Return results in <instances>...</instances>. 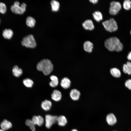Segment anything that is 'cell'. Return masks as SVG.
<instances>
[{"label":"cell","instance_id":"cell-1","mask_svg":"<svg viewBox=\"0 0 131 131\" xmlns=\"http://www.w3.org/2000/svg\"><path fill=\"white\" fill-rule=\"evenodd\" d=\"M105 47L109 51L119 52L122 51L123 45L119 39L115 37H110L107 39L105 42Z\"/></svg>","mask_w":131,"mask_h":131},{"label":"cell","instance_id":"cell-2","mask_svg":"<svg viewBox=\"0 0 131 131\" xmlns=\"http://www.w3.org/2000/svg\"><path fill=\"white\" fill-rule=\"evenodd\" d=\"M37 68L39 71L42 72L45 75L49 74L53 69V65L51 61L49 59H42L38 63Z\"/></svg>","mask_w":131,"mask_h":131},{"label":"cell","instance_id":"cell-3","mask_svg":"<svg viewBox=\"0 0 131 131\" xmlns=\"http://www.w3.org/2000/svg\"><path fill=\"white\" fill-rule=\"evenodd\" d=\"M102 24L105 29L110 32L115 31L118 29L117 22L113 18L104 21L102 23Z\"/></svg>","mask_w":131,"mask_h":131},{"label":"cell","instance_id":"cell-4","mask_svg":"<svg viewBox=\"0 0 131 131\" xmlns=\"http://www.w3.org/2000/svg\"><path fill=\"white\" fill-rule=\"evenodd\" d=\"M21 44L23 46L30 48H34L36 46L35 40L32 34L28 35L24 37L21 41Z\"/></svg>","mask_w":131,"mask_h":131},{"label":"cell","instance_id":"cell-5","mask_svg":"<svg viewBox=\"0 0 131 131\" xmlns=\"http://www.w3.org/2000/svg\"><path fill=\"white\" fill-rule=\"evenodd\" d=\"M122 8L120 3L118 1H113L110 4L109 11L112 15H115L118 14Z\"/></svg>","mask_w":131,"mask_h":131},{"label":"cell","instance_id":"cell-6","mask_svg":"<svg viewBox=\"0 0 131 131\" xmlns=\"http://www.w3.org/2000/svg\"><path fill=\"white\" fill-rule=\"evenodd\" d=\"M58 116L52 115L49 114L46 115L45 116V126L46 127L49 129L54 124L57 123Z\"/></svg>","mask_w":131,"mask_h":131},{"label":"cell","instance_id":"cell-7","mask_svg":"<svg viewBox=\"0 0 131 131\" xmlns=\"http://www.w3.org/2000/svg\"><path fill=\"white\" fill-rule=\"evenodd\" d=\"M26 6V4L24 3H22L20 6L13 5L11 6V10L15 14H22L25 11Z\"/></svg>","mask_w":131,"mask_h":131},{"label":"cell","instance_id":"cell-8","mask_svg":"<svg viewBox=\"0 0 131 131\" xmlns=\"http://www.w3.org/2000/svg\"><path fill=\"white\" fill-rule=\"evenodd\" d=\"M82 25L85 30H91L94 28V26L92 21L90 19L85 20L82 24Z\"/></svg>","mask_w":131,"mask_h":131},{"label":"cell","instance_id":"cell-9","mask_svg":"<svg viewBox=\"0 0 131 131\" xmlns=\"http://www.w3.org/2000/svg\"><path fill=\"white\" fill-rule=\"evenodd\" d=\"M62 97L61 93L57 90H54L51 94L52 99L56 101H58L60 100L61 98Z\"/></svg>","mask_w":131,"mask_h":131},{"label":"cell","instance_id":"cell-10","mask_svg":"<svg viewBox=\"0 0 131 131\" xmlns=\"http://www.w3.org/2000/svg\"><path fill=\"white\" fill-rule=\"evenodd\" d=\"M70 96L72 99L74 100H78L80 95V93L78 90L76 89L72 90L70 93Z\"/></svg>","mask_w":131,"mask_h":131},{"label":"cell","instance_id":"cell-11","mask_svg":"<svg viewBox=\"0 0 131 131\" xmlns=\"http://www.w3.org/2000/svg\"><path fill=\"white\" fill-rule=\"evenodd\" d=\"M0 126L1 129L5 131L11 128L12 124L10 122L5 119L1 122Z\"/></svg>","mask_w":131,"mask_h":131},{"label":"cell","instance_id":"cell-12","mask_svg":"<svg viewBox=\"0 0 131 131\" xmlns=\"http://www.w3.org/2000/svg\"><path fill=\"white\" fill-rule=\"evenodd\" d=\"M106 121L108 124L111 125L115 124L117 121L115 116L112 113H110L107 115Z\"/></svg>","mask_w":131,"mask_h":131},{"label":"cell","instance_id":"cell-13","mask_svg":"<svg viewBox=\"0 0 131 131\" xmlns=\"http://www.w3.org/2000/svg\"><path fill=\"white\" fill-rule=\"evenodd\" d=\"M93 44L89 41H85L83 44V49L86 52L89 53L91 52L93 48Z\"/></svg>","mask_w":131,"mask_h":131},{"label":"cell","instance_id":"cell-14","mask_svg":"<svg viewBox=\"0 0 131 131\" xmlns=\"http://www.w3.org/2000/svg\"><path fill=\"white\" fill-rule=\"evenodd\" d=\"M52 105V103L51 101L46 99L42 102L41 104V107L44 110L48 111L50 109Z\"/></svg>","mask_w":131,"mask_h":131},{"label":"cell","instance_id":"cell-15","mask_svg":"<svg viewBox=\"0 0 131 131\" xmlns=\"http://www.w3.org/2000/svg\"><path fill=\"white\" fill-rule=\"evenodd\" d=\"M71 82L70 80L67 77H64L61 80L60 85L61 86L65 89L69 88L70 86Z\"/></svg>","mask_w":131,"mask_h":131},{"label":"cell","instance_id":"cell-16","mask_svg":"<svg viewBox=\"0 0 131 131\" xmlns=\"http://www.w3.org/2000/svg\"><path fill=\"white\" fill-rule=\"evenodd\" d=\"M57 123L58 125L60 126H65L67 123V120L66 117L64 115H60L57 117Z\"/></svg>","mask_w":131,"mask_h":131},{"label":"cell","instance_id":"cell-17","mask_svg":"<svg viewBox=\"0 0 131 131\" xmlns=\"http://www.w3.org/2000/svg\"><path fill=\"white\" fill-rule=\"evenodd\" d=\"M50 4L52 11L56 12L58 11L60 5L58 1L55 0H52L50 2Z\"/></svg>","mask_w":131,"mask_h":131},{"label":"cell","instance_id":"cell-18","mask_svg":"<svg viewBox=\"0 0 131 131\" xmlns=\"http://www.w3.org/2000/svg\"><path fill=\"white\" fill-rule=\"evenodd\" d=\"M13 35L12 31L10 29H5L2 32V35L5 39H10Z\"/></svg>","mask_w":131,"mask_h":131},{"label":"cell","instance_id":"cell-19","mask_svg":"<svg viewBox=\"0 0 131 131\" xmlns=\"http://www.w3.org/2000/svg\"><path fill=\"white\" fill-rule=\"evenodd\" d=\"M123 71L124 73L129 75L131 74V63L127 62L126 64H124L123 66Z\"/></svg>","mask_w":131,"mask_h":131},{"label":"cell","instance_id":"cell-20","mask_svg":"<svg viewBox=\"0 0 131 131\" xmlns=\"http://www.w3.org/2000/svg\"><path fill=\"white\" fill-rule=\"evenodd\" d=\"M12 72L13 75L16 77L20 76L23 73L22 70L19 68L17 66H14Z\"/></svg>","mask_w":131,"mask_h":131},{"label":"cell","instance_id":"cell-21","mask_svg":"<svg viewBox=\"0 0 131 131\" xmlns=\"http://www.w3.org/2000/svg\"><path fill=\"white\" fill-rule=\"evenodd\" d=\"M50 78L51 81L49 83V85L52 87H55L58 84V80L57 77L56 76L51 75Z\"/></svg>","mask_w":131,"mask_h":131},{"label":"cell","instance_id":"cell-22","mask_svg":"<svg viewBox=\"0 0 131 131\" xmlns=\"http://www.w3.org/2000/svg\"><path fill=\"white\" fill-rule=\"evenodd\" d=\"M26 24L28 26L30 27H33L36 23L35 19L31 16L28 17L26 19Z\"/></svg>","mask_w":131,"mask_h":131},{"label":"cell","instance_id":"cell-23","mask_svg":"<svg viewBox=\"0 0 131 131\" xmlns=\"http://www.w3.org/2000/svg\"><path fill=\"white\" fill-rule=\"evenodd\" d=\"M110 72L112 75L115 77L119 78L121 76V73L120 71L117 68H111Z\"/></svg>","mask_w":131,"mask_h":131},{"label":"cell","instance_id":"cell-24","mask_svg":"<svg viewBox=\"0 0 131 131\" xmlns=\"http://www.w3.org/2000/svg\"><path fill=\"white\" fill-rule=\"evenodd\" d=\"M92 15L94 19L97 22H99L103 19L102 14L99 11H95L92 14Z\"/></svg>","mask_w":131,"mask_h":131},{"label":"cell","instance_id":"cell-25","mask_svg":"<svg viewBox=\"0 0 131 131\" xmlns=\"http://www.w3.org/2000/svg\"><path fill=\"white\" fill-rule=\"evenodd\" d=\"M124 9L126 10H129L131 8V1L130 0H125L123 3Z\"/></svg>","mask_w":131,"mask_h":131},{"label":"cell","instance_id":"cell-26","mask_svg":"<svg viewBox=\"0 0 131 131\" xmlns=\"http://www.w3.org/2000/svg\"><path fill=\"white\" fill-rule=\"evenodd\" d=\"M23 82L24 85L25 86L28 88L31 87L33 84V81L28 78L24 79L23 81Z\"/></svg>","mask_w":131,"mask_h":131},{"label":"cell","instance_id":"cell-27","mask_svg":"<svg viewBox=\"0 0 131 131\" xmlns=\"http://www.w3.org/2000/svg\"><path fill=\"white\" fill-rule=\"evenodd\" d=\"M6 7L5 4L1 2H0V12L4 14L6 12Z\"/></svg>","mask_w":131,"mask_h":131},{"label":"cell","instance_id":"cell-28","mask_svg":"<svg viewBox=\"0 0 131 131\" xmlns=\"http://www.w3.org/2000/svg\"><path fill=\"white\" fill-rule=\"evenodd\" d=\"M38 123L37 125L39 126H42L44 120L43 118L40 115L38 116Z\"/></svg>","mask_w":131,"mask_h":131},{"label":"cell","instance_id":"cell-29","mask_svg":"<svg viewBox=\"0 0 131 131\" xmlns=\"http://www.w3.org/2000/svg\"><path fill=\"white\" fill-rule=\"evenodd\" d=\"M38 120V116L36 115L33 116L31 120L32 123L35 125H37Z\"/></svg>","mask_w":131,"mask_h":131},{"label":"cell","instance_id":"cell-30","mask_svg":"<svg viewBox=\"0 0 131 131\" xmlns=\"http://www.w3.org/2000/svg\"><path fill=\"white\" fill-rule=\"evenodd\" d=\"M125 86L129 89L131 90V79L127 80L125 82Z\"/></svg>","mask_w":131,"mask_h":131},{"label":"cell","instance_id":"cell-31","mask_svg":"<svg viewBox=\"0 0 131 131\" xmlns=\"http://www.w3.org/2000/svg\"><path fill=\"white\" fill-rule=\"evenodd\" d=\"M25 124L27 126L29 127L34 125L32 123L31 120L30 119H27L26 120Z\"/></svg>","mask_w":131,"mask_h":131},{"label":"cell","instance_id":"cell-32","mask_svg":"<svg viewBox=\"0 0 131 131\" xmlns=\"http://www.w3.org/2000/svg\"><path fill=\"white\" fill-rule=\"evenodd\" d=\"M127 58L129 60L131 61V51L128 53L127 56Z\"/></svg>","mask_w":131,"mask_h":131},{"label":"cell","instance_id":"cell-33","mask_svg":"<svg viewBox=\"0 0 131 131\" xmlns=\"http://www.w3.org/2000/svg\"><path fill=\"white\" fill-rule=\"evenodd\" d=\"M30 129L32 131H35V125H33L31 127H30Z\"/></svg>","mask_w":131,"mask_h":131},{"label":"cell","instance_id":"cell-34","mask_svg":"<svg viewBox=\"0 0 131 131\" xmlns=\"http://www.w3.org/2000/svg\"><path fill=\"white\" fill-rule=\"evenodd\" d=\"M90 1L92 3H93L95 4L97 3L98 0H90Z\"/></svg>","mask_w":131,"mask_h":131},{"label":"cell","instance_id":"cell-35","mask_svg":"<svg viewBox=\"0 0 131 131\" xmlns=\"http://www.w3.org/2000/svg\"><path fill=\"white\" fill-rule=\"evenodd\" d=\"M20 4L19 2L17 1H16L14 2V5L16 6H19Z\"/></svg>","mask_w":131,"mask_h":131},{"label":"cell","instance_id":"cell-36","mask_svg":"<svg viewBox=\"0 0 131 131\" xmlns=\"http://www.w3.org/2000/svg\"><path fill=\"white\" fill-rule=\"evenodd\" d=\"M71 131H78L76 130L75 129H74L72 130Z\"/></svg>","mask_w":131,"mask_h":131},{"label":"cell","instance_id":"cell-37","mask_svg":"<svg viewBox=\"0 0 131 131\" xmlns=\"http://www.w3.org/2000/svg\"><path fill=\"white\" fill-rule=\"evenodd\" d=\"M0 131H5L2 129H0Z\"/></svg>","mask_w":131,"mask_h":131},{"label":"cell","instance_id":"cell-38","mask_svg":"<svg viewBox=\"0 0 131 131\" xmlns=\"http://www.w3.org/2000/svg\"><path fill=\"white\" fill-rule=\"evenodd\" d=\"M130 34L131 35V30L130 31Z\"/></svg>","mask_w":131,"mask_h":131}]
</instances>
